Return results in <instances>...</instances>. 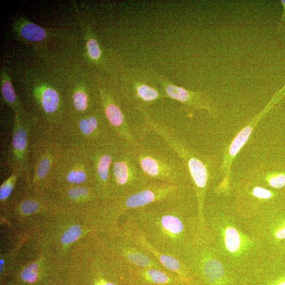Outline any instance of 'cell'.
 <instances>
[{"label":"cell","instance_id":"30bf717a","mask_svg":"<svg viewBox=\"0 0 285 285\" xmlns=\"http://www.w3.org/2000/svg\"><path fill=\"white\" fill-rule=\"evenodd\" d=\"M224 248L232 255H238L245 248V237L232 225L226 226L221 233Z\"/></svg>","mask_w":285,"mask_h":285},{"label":"cell","instance_id":"7402d4cb","mask_svg":"<svg viewBox=\"0 0 285 285\" xmlns=\"http://www.w3.org/2000/svg\"><path fill=\"white\" fill-rule=\"evenodd\" d=\"M50 167V161L49 158H44L42 159L38 166L37 175L40 179L45 177L49 172Z\"/></svg>","mask_w":285,"mask_h":285},{"label":"cell","instance_id":"83f0119b","mask_svg":"<svg viewBox=\"0 0 285 285\" xmlns=\"http://www.w3.org/2000/svg\"><path fill=\"white\" fill-rule=\"evenodd\" d=\"M252 193L256 197L263 199H269L272 196V193L269 190L259 187L253 189Z\"/></svg>","mask_w":285,"mask_h":285},{"label":"cell","instance_id":"ffe728a7","mask_svg":"<svg viewBox=\"0 0 285 285\" xmlns=\"http://www.w3.org/2000/svg\"><path fill=\"white\" fill-rule=\"evenodd\" d=\"M73 100L75 107L78 111H82L86 109L87 96L84 92H76L74 95Z\"/></svg>","mask_w":285,"mask_h":285},{"label":"cell","instance_id":"4316f807","mask_svg":"<svg viewBox=\"0 0 285 285\" xmlns=\"http://www.w3.org/2000/svg\"><path fill=\"white\" fill-rule=\"evenodd\" d=\"M69 194L73 199L85 197L89 194V190L85 188H75L69 190Z\"/></svg>","mask_w":285,"mask_h":285},{"label":"cell","instance_id":"3957f363","mask_svg":"<svg viewBox=\"0 0 285 285\" xmlns=\"http://www.w3.org/2000/svg\"><path fill=\"white\" fill-rule=\"evenodd\" d=\"M123 93L127 101L138 110L156 101L168 98L153 74L139 69H130L125 75Z\"/></svg>","mask_w":285,"mask_h":285},{"label":"cell","instance_id":"ac0fdd59","mask_svg":"<svg viewBox=\"0 0 285 285\" xmlns=\"http://www.w3.org/2000/svg\"><path fill=\"white\" fill-rule=\"evenodd\" d=\"M1 90L4 99L9 103H14L17 98L16 95L10 81L6 80L3 81Z\"/></svg>","mask_w":285,"mask_h":285},{"label":"cell","instance_id":"8fae6325","mask_svg":"<svg viewBox=\"0 0 285 285\" xmlns=\"http://www.w3.org/2000/svg\"><path fill=\"white\" fill-rule=\"evenodd\" d=\"M259 119L260 118L257 117L253 119L252 122H251L252 125L246 126L233 139L229 149L230 158L232 159L238 154L239 151L242 148L247 141L248 140L253 130L252 129L254 128L255 125L257 123Z\"/></svg>","mask_w":285,"mask_h":285},{"label":"cell","instance_id":"484cf974","mask_svg":"<svg viewBox=\"0 0 285 285\" xmlns=\"http://www.w3.org/2000/svg\"><path fill=\"white\" fill-rule=\"evenodd\" d=\"M268 182L272 187L277 189L281 188L285 185V175L279 174L272 176L269 180Z\"/></svg>","mask_w":285,"mask_h":285},{"label":"cell","instance_id":"7c38bea8","mask_svg":"<svg viewBox=\"0 0 285 285\" xmlns=\"http://www.w3.org/2000/svg\"><path fill=\"white\" fill-rule=\"evenodd\" d=\"M20 33L25 39L34 41L41 40L46 36L44 29L33 23L24 24L21 28Z\"/></svg>","mask_w":285,"mask_h":285},{"label":"cell","instance_id":"5b68a950","mask_svg":"<svg viewBox=\"0 0 285 285\" xmlns=\"http://www.w3.org/2000/svg\"><path fill=\"white\" fill-rule=\"evenodd\" d=\"M114 244L116 258L131 268L166 269L153 257L135 244L122 228Z\"/></svg>","mask_w":285,"mask_h":285},{"label":"cell","instance_id":"ba28073f","mask_svg":"<svg viewBox=\"0 0 285 285\" xmlns=\"http://www.w3.org/2000/svg\"><path fill=\"white\" fill-rule=\"evenodd\" d=\"M137 280L150 285H173L175 279L174 272L158 268H132Z\"/></svg>","mask_w":285,"mask_h":285},{"label":"cell","instance_id":"9c48e42d","mask_svg":"<svg viewBox=\"0 0 285 285\" xmlns=\"http://www.w3.org/2000/svg\"><path fill=\"white\" fill-rule=\"evenodd\" d=\"M118 152L115 153L113 149H104L97 156L96 163L97 178L99 183L101 184V186L104 188L105 191L110 186L111 169Z\"/></svg>","mask_w":285,"mask_h":285},{"label":"cell","instance_id":"6da1fadb","mask_svg":"<svg viewBox=\"0 0 285 285\" xmlns=\"http://www.w3.org/2000/svg\"><path fill=\"white\" fill-rule=\"evenodd\" d=\"M189 190L127 212L123 226L142 234L163 254L183 262L203 229L199 215L191 211Z\"/></svg>","mask_w":285,"mask_h":285},{"label":"cell","instance_id":"4fadbf2b","mask_svg":"<svg viewBox=\"0 0 285 285\" xmlns=\"http://www.w3.org/2000/svg\"><path fill=\"white\" fill-rule=\"evenodd\" d=\"M41 101L44 111L47 113L54 112L58 106L59 95L53 89L46 88L42 92Z\"/></svg>","mask_w":285,"mask_h":285},{"label":"cell","instance_id":"e0dca14e","mask_svg":"<svg viewBox=\"0 0 285 285\" xmlns=\"http://www.w3.org/2000/svg\"><path fill=\"white\" fill-rule=\"evenodd\" d=\"M88 53L94 60H98L101 57V51L97 41L94 38H90L87 43Z\"/></svg>","mask_w":285,"mask_h":285},{"label":"cell","instance_id":"f546056e","mask_svg":"<svg viewBox=\"0 0 285 285\" xmlns=\"http://www.w3.org/2000/svg\"><path fill=\"white\" fill-rule=\"evenodd\" d=\"M97 285H117L115 283L113 282H106L105 281L102 280L99 282L98 284Z\"/></svg>","mask_w":285,"mask_h":285},{"label":"cell","instance_id":"603a6c76","mask_svg":"<svg viewBox=\"0 0 285 285\" xmlns=\"http://www.w3.org/2000/svg\"><path fill=\"white\" fill-rule=\"evenodd\" d=\"M272 234L277 240L285 239V220L275 226L272 229Z\"/></svg>","mask_w":285,"mask_h":285},{"label":"cell","instance_id":"f1b7e54d","mask_svg":"<svg viewBox=\"0 0 285 285\" xmlns=\"http://www.w3.org/2000/svg\"><path fill=\"white\" fill-rule=\"evenodd\" d=\"M273 285H285V276L283 277L276 281Z\"/></svg>","mask_w":285,"mask_h":285},{"label":"cell","instance_id":"44dd1931","mask_svg":"<svg viewBox=\"0 0 285 285\" xmlns=\"http://www.w3.org/2000/svg\"><path fill=\"white\" fill-rule=\"evenodd\" d=\"M86 179V174L81 170L72 171L67 176L68 181L73 183L79 184L85 182Z\"/></svg>","mask_w":285,"mask_h":285},{"label":"cell","instance_id":"2e32d148","mask_svg":"<svg viewBox=\"0 0 285 285\" xmlns=\"http://www.w3.org/2000/svg\"><path fill=\"white\" fill-rule=\"evenodd\" d=\"M81 230L78 225H75L69 228L63 234L61 238L63 244H68L75 242L80 235Z\"/></svg>","mask_w":285,"mask_h":285},{"label":"cell","instance_id":"8992f818","mask_svg":"<svg viewBox=\"0 0 285 285\" xmlns=\"http://www.w3.org/2000/svg\"><path fill=\"white\" fill-rule=\"evenodd\" d=\"M158 84L167 95L168 98L174 99L181 103L199 110H206L213 114L215 108L213 101L207 94L192 92L177 86L163 76L154 74Z\"/></svg>","mask_w":285,"mask_h":285},{"label":"cell","instance_id":"7a4b0ae2","mask_svg":"<svg viewBox=\"0 0 285 285\" xmlns=\"http://www.w3.org/2000/svg\"><path fill=\"white\" fill-rule=\"evenodd\" d=\"M132 149L149 181L189 186L188 180L191 178L186 164L164 142L150 145L140 142Z\"/></svg>","mask_w":285,"mask_h":285},{"label":"cell","instance_id":"d4e9b609","mask_svg":"<svg viewBox=\"0 0 285 285\" xmlns=\"http://www.w3.org/2000/svg\"><path fill=\"white\" fill-rule=\"evenodd\" d=\"M9 180L3 184L0 190V198L4 200L8 198L14 186V180Z\"/></svg>","mask_w":285,"mask_h":285},{"label":"cell","instance_id":"d6986e66","mask_svg":"<svg viewBox=\"0 0 285 285\" xmlns=\"http://www.w3.org/2000/svg\"><path fill=\"white\" fill-rule=\"evenodd\" d=\"M38 269V265L37 264L30 265L22 272V278L25 281L34 283L37 280Z\"/></svg>","mask_w":285,"mask_h":285},{"label":"cell","instance_id":"9a60e30c","mask_svg":"<svg viewBox=\"0 0 285 285\" xmlns=\"http://www.w3.org/2000/svg\"><path fill=\"white\" fill-rule=\"evenodd\" d=\"M27 143V134L26 132L22 129H18L15 133L13 138V145L17 151H23L26 147Z\"/></svg>","mask_w":285,"mask_h":285},{"label":"cell","instance_id":"52a82bcc","mask_svg":"<svg viewBox=\"0 0 285 285\" xmlns=\"http://www.w3.org/2000/svg\"><path fill=\"white\" fill-rule=\"evenodd\" d=\"M122 229L128 234L135 244L156 259L165 269L174 272L183 280H186L189 268L185 262L174 257L163 254L152 246L138 232L124 226Z\"/></svg>","mask_w":285,"mask_h":285},{"label":"cell","instance_id":"277c9868","mask_svg":"<svg viewBox=\"0 0 285 285\" xmlns=\"http://www.w3.org/2000/svg\"><path fill=\"white\" fill-rule=\"evenodd\" d=\"M111 173L115 196L137 191L150 182L139 166L132 147L125 142L114 159Z\"/></svg>","mask_w":285,"mask_h":285},{"label":"cell","instance_id":"5bb4252c","mask_svg":"<svg viewBox=\"0 0 285 285\" xmlns=\"http://www.w3.org/2000/svg\"><path fill=\"white\" fill-rule=\"evenodd\" d=\"M98 122L97 119L92 116L80 120L79 126L81 131L86 135H91L97 130Z\"/></svg>","mask_w":285,"mask_h":285},{"label":"cell","instance_id":"cb8c5ba5","mask_svg":"<svg viewBox=\"0 0 285 285\" xmlns=\"http://www.w3.org/2000/svg\"><path fill=\"white\" fill-rule=\"evenodd\" d=\"M39 205L34 201H27L23 203L21 206V210L24 214H31L36 212Z\"/></svg>","mask_w":285,"mask_h":285}]
</instances>
